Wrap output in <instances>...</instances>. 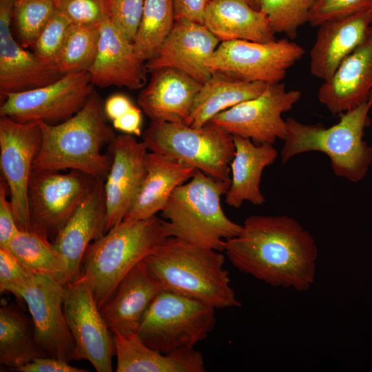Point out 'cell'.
<instances>
[{
	"label": "cell",
	"mask_w": 372,
	"mask_h": 372,
	"mask_svg": "<svg viewBox=\"0 0 372 372\" xmlns=\"http://www.w3.org/2000/svg\"><path fill=\"white\" fill-rule=\"evenodd\" d=\"M99 27L71 23L56 65L64 74L88 71L98 50Z\"/></svg>",
	"instance_id": "obj_33"
},
{
	"label": "cell",
	"mask_w": 372,
	"mask_h": 372,
	"mask_svg": "<svg viewBox=\"0 0 372 372\" xmlns=\"http://www.w3.org/2000/svg\"><path fill=\"white\" fill-rule=\"evenodd\" d=\"M28 270L8 249L0 247V291L9 292L22 300L30 277Z\"/></svg>",
	"instance_id": "obj_40"
},
{
	"label": "cell",
	"mask_w": 372,
	"mask_h": 372,
	"mask_svg": "<svg viewBox=\"0 0 372 372\" xmlns=\"http://www.w3.org/2000/svg\"><path fill=\"white\" fill-rule=\"evenodd\" d=\"M65 285L31 271L22 292L32 320L36 339L48 357L70 362L75 346L63 310Z\"/></svg>",
	"instance_id": "obj_15"
},
{
	"label": "cell",
	"mask_w": 372,
	"mask_h": 372,
	"mask_svg": "<svg viewBox=\"0 0 372 372\" xmlns=\"http://www.w3.org/2000/svg\"><path fill=\"white\" fill-rule=\"evenodd\" d=\"M231 180L216 179L197 169L177 187L161 211L169 237L223 251L224 242L236 236L242 225L224 213L221 197Z\"/></svg>",
	"instance_id": "obj_6"
},
{
	"label": "cell",
	"mask_w": 372,
	"mask_h": 372,
	"mask_svg": "<svg viewBox=\"0 0 372 372\" xmlns=\"http://www.w3.org/2000/svg\"><path fill=\"white\" fill-rule=\"evenodd\" d=\"M225 258L220 251L170 236L144 262L165 290L215 309L240 307Z\"/></svg>",
	"instance_id": "obj_3"
},
{
	"label": "cell",
	"mask_w": 372,
	"mask_h": 372,
	"mask_svg": "<svg viewBox=\"0 0 372 372\" xmlns=\"http://www.w3.org/2000/svg\"><path fill=\"white\" fill-rule=\"evenodd\" d=\"M371 7L372 0H315L309 23L318 27L327 21L370 10Z\"/></svg>",
	"instance_id": "obj_38"
},
{
	"label": "cell",
	"mask_w": 372,
	"mask_h": 372,
	"mask_svg": "<svg viewBox=\"0 0 372 372\" xmlns=\"http://www.w3.org/2000/svg\"><path fill=\"white\" fill-rule=\"evenodd\" d=\"M240 271L272 287L306 291L316 279L318 247L311 233L287 215H252L224 242Z\"/></svg>",
	"instance_id": "obj_1"
},
{
	"label": "cell",
	"mask_w": 372,
	"mask_h": 372,
	"mask_svg": "<svg viewBox=\"0 0 372 372\" xmlns=\"http://www.w3.org/2000/svg\"><path fill=\"white\" fill-rule=\"evenodd\" d=\"M151 73L149 83L138 96L140 107L151 121L184 123L203 84L174 68Z\"/></svg>",
	"instance_id": "obj_23"
},
{
	"label": "cell",
	"mask_w": 372,
	"mask_h": 372,
	"mask_svg": "<svg viewBox=\"0 0 372 372\" xmlns=\"http://www.w3.org/2000/svg\"><path fill=\"white\" fill-rule=\"evenodd\" d=\"M48 357L38 343L32 318L14 304L0 309V363L16 369L34 360Z\"/></svg>",
	"instance_id": "obj_30"
},
{
	"label": "cell",
	"mask_w": 372,
	"mask_h": 372,
	"mask_svg": "<svg viewBox=\"0 0 372 372\" xmlns=\"http://www.w3.org/2000/svg\"><path fill=\"white\" fill-rule=\"evenodd\" d=\"M63 310L74 342V360H86L98 372L112 371L113 333L82 280L77 278L65 285Z\"/></svg>",
	"instance_id": "obj_14"
},
{
	"label": "cell",
	"mask_w": 372,
	"mask_h": 372,
	"mask_svg": "<svg viewBox=\"0 0 372 372\" xmlns=\"http://www.w3.org/2000/svg\"><path fill=\"white\" fill-rule=\"evenodd\" d=\"M300 97L299 90H287L282 83H269L260 95L218 113L209 123L256 144L273 145L277 139L284 141L287 135L282 114Z\"/></svg>",
	"instance_id": "obj_12"
},
{
	"label": "cell",
	"mask_w": 372,
	"mask_h": 372,
	"mask_svg": "<svg viewBox=\"0 0 372 372\" xmlns=\"http://www.w3.org/2000/svg\"><path fill=\"white\" fill-rule=\"evenodd\" d=\"M163 290L144 260L138 263L99 309L110 330L112 333H136L147 309Z\"/></svg>",
	"instance_id": "obj_22"
},
{
	"label": "cell",
	"mask_w": 372,
	"mask_h": 372,
	"mask_svg": "<svg viewBox=\"0 0 372 372\" xmlns=\"http://www.w3.org/2000/svg\"><path fill=\"white\" fill-rule=\"evenodd\" d=\"M267 84L242 81L223 73L213 72L202 85L184 123L193 127H200L218 113L260 95Z\"/></svg>",
	"instance_id": "obj_29"
},
{
	"label": "cell",
	"mask_w": 372,
	"mask_h": 372,
	"mask_svg": "<svg viewBox=\"0 0 372 372\" xmlns=\"http://www.w3.org/2000/svg\"><path fill=\"white\" fill-rule=\"evenodd\" d=\"M56 10L71 23L99 27L108 19L105 0H55Z\"/></svg>",
	"instance_id": "obj_37"
},
{
	"label": "cell",
	"mask_w": 372,
	"mask_h": 372,
	"mask_svg": "<svg viewBox=\"0 0 372 372\" xmlns=\"http://www.w3.org/2000/svg\"><path fill=\"white\" fill-rule=\"evenodd\" d=\"M8 185L1 176L0 178V247L6 248L19 231L17 225L10 200L8 199Z\"/></svg>",
	"instance_id": "obj_41"
},
{
	"label": "cell",
	"mask_w": 372,
	"mask_h": 372,
	"mask_svg": "<svg viewBox=\"0 0 372 372\" xmlns=\"http://www.w3.org/2000/svg\"><path fill=\"white\" fill-rule=\"evenodd\" d=\"M371 26V9L319 25L310 51L311 74L323 81L329 79L343 59L364 41Z\"/></svg>",
	"instance_id": "obj_24"
},
{
	"label": "cell",
	"mask_w": 372,
	"mask_h": 372,
	"mask_svg": "<svg viewBox=\"0 0 372 372\" xmlns=\"http://www.w3.org/2000/svg\"><path fill=\"white\" fill-rule=\"evenodd\" d=\"M287 39L269 42L231 40L220 42L207 62L209 70L246 81L280 82L304 54Z\"/></svg>",
	"instance_id": "obj_10"
},
{
	"label": "cell",
	"mask_w": 372,
	"mask_h": 372,
	"mask_svg": "<svg viewBox=\"0 0 372 372\" xmlns=\"http://www.w3.org/2000/svg\"><path fill=\"white\" fill-rule=\"evenodd\" d=\"M142 137L150 152L176 158L216 179L231 180L234 136L213 123L193 127L184 123L151 121Z\"/></svg>",
	"instance_id": "obj_7"
},
{
	"label": "cell",
	"mask_w": 372,
	"mask_h": 372,
	"mask_svg": "<svg viewBox=\"0 0 372 372\" xmlns=\"http://www.w3.org/2000/svg\"><path fill=\"white\" fill-rule=\"evenodd\" d=\"M174 22L173 0H145L133 42L140 59L146 63L156 55Z\"/></svg>",
	"instance_id": "obj_32"
},
{
	"label": "cell",
	"mask_w": 372,
	"mask_h": 372,
	"mask_svg": "<svg viewBox=\"0 0 372 372\" xmlns=\"http://www.w3.org/2000/svg\"><path fill=\"white\" fill-rule=\"evenodd\" d=\"M41 139L39 122L20 123L0 117L1 176L8 185L15 220L21 231H30L28 185Z\"/></svg>",
	"instance_id": "obj_13"
},
{
	"label": "cell",
	"mask_w": 372,
	"mask_h": 372,
	"mask_svg": "<svg viewBox=\"0 0 372 372\" xmlns=\"http://www.w3.org/2000/svg\"><path fill=\"white\" fill-rule=\"evenodd\" d=\"M203 24L220 42L276 40L267 17L245 0H210Z\"/></svg>",
	"instance_id": "obj_28"
},
{
	"label": "cell",
	"mask_w": 372,
	"mask_h": 372,
	"mask_svg": "<svg viewBox=\"0 0 372 372\" xmlns=\"http://www.w3.org/2000/svg\"><path fill=\"white\" fill-rule=\"evenodd\" d=\"M168 237L165 220L155 215L123 220L87 247L78 278L88 285L99 309L132 269Z\"/></svg>",
	"instance_id": "obj_4"
},
{
	"label": "cell",
	"mask_w": 372,
	"mask_h": 372,
	"mask_svg": "<svg viewBox=\"0 0 372 372\" xmlns=\"http://www.w3.org/2000/svg\"><path fill=\"white\" fill-rule=\"evenodd\" d=\"M16 0H0V96L38 88L65 74L17 42L10 24Z\"/></svg>",
	"instance_id": "obj_17"
},
{
	"label": "cell",
	"mask_w": 372,
	"mask_h": 372,
	"mask_svg": "<svg viewBox=\"0 0 372 372\" xmlns=\"http://www.w3.org/2000/svg\"><path fill=\"white\" fill-rule=\"evenodd\" d=\"M133 105L127 96L115 94L107 98L104 103V109L107 118L113 121L125 114Z\"/></svg>",
	"instance_id": "obj_45"
},
{
	"label": "cell",
	"mask_w": 372,
	"mask_h": 372,
	"mask_svg": "<svg viewBox=\"0 0 372 372\" xmlns=\"http://www.w3.org/2000/svg\"><path fill=\"white\" fill-rule=\"evenodd\" d=\"M56 11L55 0H16L13 10L20 44L33 48L40 34Z\"/></svg>",
	"instance_id": "obj_35"
},
{
	"label": "cell",
	"mask_w": 372,
	"mask_h": 372,
	"mask_svg": "<svg viewBox=\"0 0 372 372\" xmlns=\"http://www.w3.org/2000/svg\"><path fill=\"white\" fill-rule=\"evenodd\" d=\"M103 179L94 187L52 242L67 263L68 283L80 276L87 247L106 233L107 208Z\"/></svg>",
	"instance_id": "obj_20"
},
{
	"label": "cell",
	"mask_w": 372,
	"mask_h": 372,
	"mask_svg": "<svg viewBox=\"0 0 372 372\" xmlns=\"http://www.w3.org/2000/svg\"><path fill=\"white\" fill-rule=\"evenodd\" d=\"M220 43L204 24L176 20L156 55L146 62V67L149 72L174 68L203 84L212 74L207 62Z\"/></svg>",
	"instance_id": "obj_18"
},
{
	"label": "cell",
	"mask_w": 372,
	"mask_h": 372,
	"mask_svg": "<svg viewBox=\"0 0 372 372\" xmlns=\"http://www.w3.org/2000/svg\"><path fill=\"white\" fill-rule=\"evenodd\" d=\"M371 90L372 26L364 41L323 82L318 99L333 114H341L368 101Z\"/></svg>",
	"instance_id": "obj_21"
},
{
	"label": "cell",
	"mask_w": 372,
	"mask_h": 372,
	"mask_svg": "<svg viewBox=\"0 0 372 372\" xmlns=\"http://www.w3.org/2000/svg\"><path fill=\"white\" fill-rule=\"evenodd\" d=\"M315 0H257L258 9L267 17L273 32L293 39L298 29L309 22Z\"/></svg>",
	"instance_id": "obj_34"
},
{
	"label": "cell",
	"mask_w": 372,
	"mask_h": 372,
	"mask_svg": "<svg viewBox=\"0 0 372 372\" xmlns=\"http://www.w3.org/2000/svg\"><path fill=\"white\" fill-rule=\"evenodd\" d=\"M6 248L28 270L68 284L66 261L48 239L32 231L19 230Z\"/></svg>",
	"instance_id": "obj_31"
},
{
	"label": "cell",
	"mask_w": 372,
	"mask_h": 372,
	"mask_svg": "<svg viewBox=\"0 0 372 372\" xmlns=\"http://www.w3.org/2000/svg\"><path fill=\"white\" fill-rule=\"evenodd\" d=\"M145 0H105L108 19L132 42L141 19Z\"/></svg>",
	"instance_id": "obj_39"
},
{
	"label": "cell",
	"mask_w": 372,
	"mask_h": 372,
	"mask_svg": "<svg viewBox=\"0 0 372 372\" xmlns=\"http://www.w3.org/2000/svg\"><path fill=\"white\" fill-rule=\"evenodd\" d=\"M39 123L41 145L32 171L74 169L105 180L112 158L101 149L116 135L107 123L104 103L95 90L70 118L54 125Z\"/></svg>",
	"instance_id": "obj_2"
},
{
	"label": "cell",
	"mask_w": 372,
	"mask_h": 372,
	"mask_svg": "<svg viewBox=\"0 0 372 372\" xmlns=\"http://www.w3.org/2000/svg\"><path fill=\"white\" fill-rule=\"evenodd\" d=\"M145 173L124 220H138L162 211L179 185L190 180L196 168L173 157L150 152L145 159Z\"/></svg>",
	"instance_id": "obj_25"
},
{
	"label": "cell",
	"mask_w": 372,
	"mask_h": 372,
	"mask_svg": "<svg viewBox=\"0 0 372 372\" xmlns=\"http://www.w3.org/2000/svg\"><path fill=\"white\" fill-rule=\"evenodd\" d=\"M210 0H173L176 20L204 23L206 7Z\"/></svg>",
	"instance_id": "obj_43"
},
{
	"label": "cell",
	"mask_w": 372,
	"mask_h": 372,
	"mask_svg": "<svg viewBox=\"0 0 372 372\" xmlns=\"http://www.w3.org/2000/svg\"><path fill=\"white\" fill-rule=\"evenodd\" d=\"M371 26H372V7L371 8Z\"/></svg>",
	"instance_id": "obj_48"
},
{
	"label": "cell",
	"mask_w": 372,
	"mask_h": 372,
	"mask_svg": "<svg viewBox=\"0 0 372 372\" xmlns=\"http://www.w3.org/2000/svg\"><path fill=\"white\" fill-rule=\"evenodd\" d=\"M245 1L248 2L253 8L259 10L257 0H245Z\"/></svg>",
	"instance_id": "obj_46"
},
{
	"label": "cell",
	"mask_w": 372,
	"mask_h": 372,
	"mask_svg": "<svg viewBox=\"0 0 372 372\" xmlns=\"http://www.w3.org/2000/svg\"><path fill=\"white\" fill-rule=\"evenodd\" d=\"M147 147L134 135H116L107 152L112 165L104 181L107 208L106 232L123 220L130 209L145 173Z\"/></svg>",
	"instance_id": "obj_16"
},
{
	"label": "cell",
	"mask_w": 372,
	"mask_h": 372,
	"mask_svg": "<svg viewBox=\"0 0 372 372\" xmlns=\"http://www.w3.org/2000/svg\"><path fill=\"white\" fill-rule=\"evenodd\" d=\"M14 371L19 372H87V370L73 366L68 362L52 358L42 357L27 363Z\"/></svg>",
	"instance_id": "obj_42"
},
{
	"label": "cell",
	"mask_w": 372,
	"mask_h": 372,
	"mask_svg": "<svg viewBox=\"0 0 372 372\" xmlns=\"http://www.w3.org/2000/svg\"><path fill=\"white\" fill-rule=\"evenodd\" d=\"M215 309L163 289L147 309L136 333L147 346L163 353L192 348L214 329Z\"/></svg>",
	"instance_id": "obj_8"
},
{
	"label": "cell",
	"mask_w": 372,
	"mask_h": 372,
	"mask_svg": "<svg viewBox=\"0 0 372 372\" xmlns=\"http://www.w3.org/2000/svg\"><path fill=\"white\" fill-rule=\"evenodd\" d=\"M93 85L139 90L146 84V63L136 54L133 42L109 19L99 26L95 60L87 71Z\"/></svg>",
	"instance_id": "obj_19"
},
{
	"label": "cell",
	"mask_w": 372,
	"mask_h": 372,
	"mask_svg": "<svg viewBox=\"0 0 372 372\" xmlns=\"http://www.w3.org/2000/svg\"><path fill=\"white\" fill-rule=\"evenodd\" d=\"M87 71L68 73L47 85L1 98L0 116L20 123H61L74 115L94 91Z\"/></svg>",
	"instance_id": "obj_11"
},
{
	"label": "cell",
	"mask_w": 372,
	"mask_h": 372,
	"mask_svg": "<svg viewBox=\"0 0 372 372\" xmlns=\"http://www.w3.org/2000/svg\"><path fill=\"white\" fill-rule=\"evenodd\" d=\"M235 154L230 165L231 184L225 194V203L239 208L245 201L254 205L265 203L260 184L264 169L278 156L272 144H256L249 138L233 136Z\"/></svg>",
	"instance_id": "obj_27"
},
{
	"label": "cell",
	"mask_w": 372,
	"mask_h": 372,
	"mask_svg": "<svg viewBox=\"0 0 372 372\" xmlns=\"http://www.w3.org/2000/svg\"><path fill=\"white\" fill-rule=\"evenodd\" d=\"M70 24V20L56 10L33 46V52L39 60L56 65Z\"/></svg>",
	"instance_id": "obj_36"
},
{
	"label": "cell",
	"mask_w": 372,
	"mask_h": 372,
	"mask_svg": "<svg viewBox=\"0 0 372 372\" xmlns=\"http://www.w3.org/2000/svg\"><path fill=\"white\" fill-rule=\"evenodd\" d=\"M371 107L366 101L341 114L339 121L329 127L287 118V132L280 152L282 164L296 155L318 151L329 158L335 175L353 183L362 180L372 163V146L364 140L365 130L371 123Z\"/></svg>",
	"instance_id": "obj_5"
},
{
	"label": "cell",
	"mask_w": 372,
	"mask_h": 372,
	"mask_svg": "<svg viewBox=\"0 0 372 372\" xmlns=\"http://www.w3.org/2000/svg\"><path fill=\"white\" fill-rule=\"evenodd\" d=\"M117 372H203L202 353L192 348L163 353L147 346L136 333H113Z\"/></svg>",
	"instance_id": "obj_26"
},
{
	"label": "cell",
	"mask_w": 372,
	"mask_h": 372,
	"mask_svg": "<svg viewBox=\"0 0 372 372\" xmlns=\"http://www.w3.org/2000/svg\"><path fill=\"white\" fill-rule=\"evenodd\" d=\"M112 122L116 130L125 134L138 136L142 134L141 110L134 105L125 114Z\"/></svg>",
	"instance_id": "obj_44"
},
{
	"label": "cell",
	"mask_w": 372,
	"mask_h": 372,
	"mask_svg": "<svg viewBox=\"0 0 372 372\" xmlns=\"http://www.w3.org/2000/svg\"><path fill=\"white\" fill-rule=\"evenodd\" d=\"M368 101L372 106V90L369 94V98H368Z\"/></svg>",
	"instance_id": "obj_47"
},
{
	"label": "cell",
	"mask_w": 372,
	"mask_h": 372,
	"mask_svg": "<svg viewBox=\"0 0 372 372\" xmlns=\"http://www.w3.org/2000/svg\"><path fill=\"white\" fill-rule=\"evenodd\" d=\"M96 180L74 169L32 171L28 185L30 231L52 242Z\"/></svg>",
	"instance_id": "obj_9"
}]
</instances>
